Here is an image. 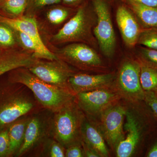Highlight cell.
Listing matches in <instances>:
<instances>
[{
	"mask_svg": "<svg viewBox=\"0 0 157 157\" xmlns=\"http://www.w3.org/2000/svg\"><path fill=\"white\" fill-rule=\"evenodd\" d=\"M97 17L94 34L104 55L110 57L115 52L116 37L107 0H91Z\"/></svg>",
	"mask_w": 157,
	"mask_h": 157,
	"instance_id": "52a82bcc",
	"label": "cell"
},
{
	"mask_svg": "<svg viewBox=\"0 0 157 157\" xmlns=\"http://www.w3.org/2000/svg\"><path fill=\"white\" fill-rule=\"evenodd\" d=\"M152 136L155 138L152 140L151 143L150 144L145 154V156L157 157V127Z\"/></svg>",
	"mask_w": 157,
	"mask_h": 157,
	"instance_id": "f546056e",
	"label": "cell"
},
{
	"mask_svg": "<svg viewBox=\"0 0 157 157\" xmlns=\"http://www.w3.org/2000/svg\"><path fill=\"white\" fill-rule=\"evenodd\" d=\"M69 15V11L64 8L55 7L50 9L47 12V19L52 24L59 25L67 19Z\"/></svg>",
	"mask_w": 157,
	"mask_h": 157,
	"instance_id": "d4e9b609",
	"label": "cell"
},
{
	"mask_svg": "<svg viewBox=\"0 0 157 157\" xmlns=\"http://www.w3.org/2000/svg\"><path fill=\"white\" fill-rule=\"evenodd\" d=\"M43 108L26 86L12 82L8 77L0 80V131L20 117Z\"/></svg>",
	"mask_w": 157,
	"mask_h": 157,
	"instance_id": "6da1fadb",
	"label": "cell"
},
{
	"mask_svg": "<svg viewBox=\"0 0 157 157\" xmlns=\"http://www.w3.org/2000/svg\"><path fill=\"white\" fill-rule=\"evenodd\" d=\"M56 55L59 59L81 70H95L103 67L102 60L95 51L82 42L69 44Z\"/></svg>",
	"mask_w": 157,
	"mask_h": 157,
	"instance_id": "9c48e42d",
	"label": "cell"
},
{
	"mask_svg": "<svg viewBox=\"0 0 157 157\" xmlns=\"http://www.w3.org/2000/svg\"><path fill=\"white\" fill-rule=\"evenodd\" d=\"M81 144L83 149L85 157H99V155L96 151L90 147L85 142L81 140Z\"/></svg>",
	"mask_w": 157,
	"mask_h": 157,
	"instance_id": "4dcf8cb0",
	"label": "cell"
},
{
	"mask_svg": "<svg viewBox=\"0 0 157 157\" xmlns=\"http://www.w3.org/2000/svg\"><path fill=\"white\" fill-rule=\"evenodd\" d=\"M127 110L118 103L101 113L100 126L105 140L113 149H116L124 138V121Z\"/></svg>",
	"mask_w": 157,
	"mask_h": 157,
	"instance_id": "8fae6325",
	"label": "cell"
},
{
	"mask_svg": "<svg viewBox=\"0 0 157 157\" xmlns=\"http://www.w3.org/2000/svg\"><path fill=\"white\" fill-rule=\"evenodd\" d=\"M26 9L30 11H36L44 7L59 4L61 0H27Z\"/></svg>",
	"mask_w": 157,
	"mask_h": 157,
	"instance_id": "4316f807",
	"label": "cell"
},
{
	"mask_svg": "<svg viewBox=\"0 0 157 157\" xmlns=\"http://www.w3.org/2000/svg\"><path fill=\"white\" fill-rule=\"evenodd\" d=\"M36 59L27 51L4 52L0 55V76L17 68H29Z\"/></svg>",
	"mask_w": 157,
	"mask_h": 157,
	"instance_id": "9a60e30c",
	"label": "cell"
},
{
	"mask_svg": "<svg viewBox=\"0 0 157 157\" xmlns=\"http://www.w3.org/2000/svg\"><path fill=\"white\" fill-rule=\"evenodd\" d=\"M116 75L109 73L97 75L76 73L68 80L70 90L76 94L101 89L113 88Z\"/></svg>",
	"mask_w": 157,
	"mask_h": 157,
	"instance_id": "7c38bea8",
	"label": "cell"
},
{
	"mask_svg": "<svg viewBox=\"0 0 157 157\" xmlns=\"http://www.w3.org/2000/svg\"><path fill=\"white\" fill-rule=\"evenodd\" d=\"M7 0H0V6L2 5V4H3Z\"/></svg>",
	"mask_w": 157,
	"mask_h": 157,
	"instance_id": "836d02e7",
	"label": "cell"
},
{
	"mask_svg": "<svg viewBox=\"0 0 157 157\" xmlns=\"http://www.w3.org/2000/svg\"><path fill=\"white\" fill-rule=\"evenodd\" d=\"M137 44L143 47L157 50V29H142Z\"/></svg>",
	"mask_w": 157,
	"mask_h": 157,
	"instance_id": "ffe728a7",
	"label": "cell"
},
{
	"mask_svg": "<svg viewBox=\"0 0 157 157\" xmlns=\"http://www.w3.org/2000/svg\"><path fill=\"white\" fill-rule=\"evenodd\" d=\"M85 117L76 100L54 113L52 137L65 148L80 143L82 125Z\"/></svg>",
	"mask_w": 157,
	"mask_h": 157,
	"instance_id": "3957f363",
	"label": "cell"
},
{
	"mask_svg": "<svg viewBox=\"0 0 157 157\" xmlns=\"http://www.w3.org/2000/svg\"><path fill=\"white\" fill-rule=\"evenodd\" d=\"M122 2H125L126 0H121Z\"/></svg>",
	"mask_w": 157,
	"mask_h": 157,
	"instance_id": "d590c367",
	"label": "cell"
},
{
	"mask_svg": "<svg viewBox=\"0 0 157 157\" xmlns=\"http://www.w3.org/2000/svg\"><path fill=\"white\" fill-rule=\"evenodd\" d=\"M53 116L54 113L45 108L31 114L23 142L15 157L22 156L52 137Z\"/></svg>",
	"mask_w": 157,
	"mask_h": 157,
	"instance_id": "277c9868",
	"label": "cell"
},
{
	"mask_svg": "<svg viewBox=\"0 0 157 157\" xmlns=\"http://www.w3.org/2000/svg\"><path fill=\"white\" fill-rule=\"evenodd\" d=\"M140 69L138 60L128 59L121 64L113 85L121 98L134 103L144 101L145 92L140 85Z\"/></svg>",
	"mask_w": 157,
	"mask_h": 157,
	"instance_id": "5b68a950",
	"label": "cell"
},
{
	"mask_svg": "<svg viewBox=\"0 0 157 157\" xmlns=\"http://www.w3.org/2000/svg\"><path fill=\"white\" fill-rule=\"evenodd\" d=\"M65 4L69 5H75L80 3L82 0H61Z\"/></svg>",
	"mask_w": 157,
	"mask_h": 157,
	"instance_id": "d6a6232c",
	"label": "cell"
},
{
	"mask_svg": "<svg viewBox=\"0 0 157 157\" xmlns=\"http://www.w3.org/2000/svg\"><path fill=\"white\" fill-rule=\"evenodd\" d=\"M3 52H3V51H2V48L0 47V55H1Z\"/></svg>",
	"mask_w": 157,
	"mask_h": 157,
	"instance_id": "e575fe53",
	"label": "cell"
},
{
	"mask_svg": "<svg viewBox=\"0 0 157 157\" xmlns=\"http://www.w3.org/2000/svg\"><path fill=\"white\" fill-rule=\"evenodd\" d=\"M116 18L124 42L128 47H134L142 29L137 20L124 5L118 7Z\"/></svg>",
	"mask_w": 157,
	"mask_h": 157,
	"instance_id": "4fadbf2b",
	"label": "cell"
},
{
	"mask_svg": "<svg viewBox=\"0 0 157 157\" xmlns=\"http://www.w3.org/2000/svg\"><path fill=\"white\" fill-rule=\"evenodd\" d=\"M76 101L84 114L90 117L100 115L121 97L113 88L101 89L76 94Z\"/></svg>",
	"mask_w": 157,
	"mask_h": 157,
	"instance_id": "30bf717a",
	"label": "cell"
},
{
	"mask_svg": "<svg viewBox=\"0 0 157 157\" xmlns=\"http://www.w3.org/2000/svg\"><path fill=\"white\" fill-rule=\"evenodd\" d=\"M27 0H7L1 6L6 13L14 17L21 16L26 9Z\"/></svg>",
	"mask_w": 157,
	"mask_h": 157,
	"instance_id": "603a6c76",
	"label": "cell"
},
{
	"mask_svg": "<svg viewBox=\"0 0 157 157\" xmlns=\"http://www.w3.org/2000/svg\"><path fill=\"white\" fill-rule=\"evenodd\" d=\"M140 63L141 87L144 91L153 92L157 94V70Z\"/></svg>",
	"mask_w": 157,
	"mask_h": 157,
	"instance_id": "d6986e66",
	"label": "cell"
},
{
	"mask_svg": "<svg viewBox=\"0 0 157 157\" xmlns=\"http://www.w3.org/2000/svg\"><path fill=\"white\" fill-rule=\"evenodd\" d=\"M9 145V126L0 131V157H8Z\"/></svg>",
	"mask_w": 157,
	"mask_h": 157,
	"instance_id": "484cf974",
	"label": "cell"
},
{
	"mask_svg": "<svg viewBox=\"0 0 157 157\" xmlns=\"http://www.w3.org/2000/svg\"><path fill=\"white\" fill-rule=\"evenodd\" d=\"M137 60L143 64L157 70V50L140 47L137 53Z\"/></svg>",
	"mask_w": 157,
	"mask_h": 157,
	"instance_id": "44dd1931",
	"label": "cell"
},
{
	"mask_svg": "<svg viewBox=\"0 0 157 157\" xmlns=\"http://www.w3.org/2000/svg\"><path fill=\"white\" fill-rule=\"evenodd\" d=\"M145 92L144 102L151 109L157 121V94L153 92Z\"/></svg>",
	"mask_w": 157,
	"mask_h": 157,
	"instance_id": "83f0119b",
	"label": "cell"
},
{
	"mask_svg": "<svg viewBox=\"0 0 157 157\" xmlns=\"http://www.w3.org/2000/svg\"><path fill=\"white\" fill-rule=\"evenodd\" d=\"M82 140L94 150L100 157H108L109 152L101 131L86 117L82 125Z\"/></svg>",
	"mask_w": 157,
	"mask_h": 157,
	"instance_id": "2e32d148",
	"label": "cell"
},
{
	"mask_svg": "<svg viewBox=\"0 0 157 157\" xmlns=\"http://www.w3.org/2000/svg\"><path fill=\"white\" fill-rule=\"evenodd\" d=\"M14 31L9 26L0 22V47L9 48L16 44Z\"/></svg>",
	"mask_w": 157,
	"mask_h": 157,
	"instance_id": "cb8c5ba5",
	"label": "cell"
},
{
	"mask_svg": "<svg viewBox=\"0 0 157 157\" xmlns=\"http://www.w3.org/2000/svg\"><path fill=\"white\" fill-rule=\"evenodd\" d=\"M128 8L134 13L142 25L143 29H157V8L126 1Z\"/></svg>",
	"mask_w": 157,
	"mask_h": 157,
	"instance_id": "ac0fdd59",
	"label": "cell"
},
{
	"mask_svg": "<svg viewBox=\"0 0 157 157\" xmlns=\"http://www.w3.org/2000/svg\"><path fill=\"white\" fill-rule=\"evenodd\" d=\"M31 115L21 117L9 125L10 145L8 157L15 156L22 145L26 128Z\"/></svg>",
	"mask_w": 157,
	"mask_h": 157,
	"instance_id": "e0dca14e",
	"label": "cell"
},
{
	"mask_svg": "<svg viewBox=\"0 0 157 157\" xmlns=\"http://www.w3.org/2000/svg\"><path fill=\"white\" fill-rule=\"evenodd\" d=\"M8 73L9 80L26 86L42 107L52 112H57L76 100V95L72 91L43 81L28 68H17Z\"/></svg>",
	"mask_w": 157,
	"mask_h": 157,
	"instance_id": "7a4b0ae2",
	"label": "cell"
},
{
	"mask_svg": "<svg viewBox=\"0 0 157 157\" xmlns=\"http://www.w3.org/2000/svg\"><path fill=\"white\" fill-rule=\"evenodd\" d=\"M28 68L43 81L58 87L71 90L68 80L75 73L68 64L60 59L47 60L37 59Z\"/></svg>",
	"mask_w": 157,
	"mask_h": 157,
	"instance_id": "ba28073f",
	"label": "cell"
},
{
	"mask_svg": "<svg viewBox=\"0 0 157 157\" xmlns=\"http://www.w3.org/2000/svg\"><path fill=\"white\" fill-rule=\"evenodd\" d=\"M43 153L45 156L64 157L66 148L54 138H48L43 144Z\"/></svg>",
	"mask_w": 157,
	"mask_h": 157,
	"instance_id": "7402d4cb",
	"label": "cell"
},
{
	"mask_svg": "<svg viewBox=\"0 0 157 157\" xmlns=\"http://www.w3.org/2000/svg\"><path fill=\"white\" fill-rule=\"evenodd\" d=\"M65 157H85L81 142L73 144L67 147L65 150Z\"/></svg>",
	"mask_w": 157,
	"mask_h": 157,
	"instance_id": "f1b7e54d",
	"label": "cell"
},
{
	"mask_svg": "<svg viewBox=\"0 0 157 157\" xmlns=\"http://www.w3.org/2000/svg\"><path fill=\"white\" fill-rule=\"evenodd\" d=\"M126 1L135 2L144 6L157 8V0H126Z\"/></svg>",
	"mask_w": 157,
	"mask_h": 157,
	"instance_id": "1f68e13d",
	"label": "cell"
},
{
	"mask_svg": "<svg viewBox=\"0 0 157 157\" xmlns=\"http://www.w3.org/2000/svg\"><path fill=\"white\" fill-rule=\"evenodd\" d=\"M0 22L9 26L14 30L21 32L30 37L45 51H49L40 36L36 20L32 17L19 16L10 17L0 15Z\"/></svg>",
	"mask_w": 157,
	"mask_h": 157,
	"instance_id": "5bb4252c",
	"label": "cell"
},
{
	"mask_svg": "<svg viewBox=\"0 0 157 157\" xmlns=\"http://www.w3.org/2000/svg\"><path fill=\"white\" fill-rule=\"evenodd\" d=\"M92 17L86 6H82L76 14L52 36L55 43L68 42H87L92 39Z\"/></svg>",
	"mask_w": 157,
	"mask_h": 157,
	"instance_id": "8992f818",
	"label": "cell"
}]
</instances>
